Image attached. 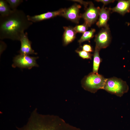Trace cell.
I'll list each match as a JSON object with an SVG mask.
<instances>
[{
    "mask_svg": "<svg viewBox=\"0 0 130 130\" xmlns=\"http://www.w3.org/2000/svg\"><path fill=\"white\" fill-rule=\"evenodd\" d=\"M32 24L23 11L13 10L8 16H0V39L20 41L24 31Z\"/></svg>",
    "mask_w": 130,
    "mask_h": 130,
    "instance_id": "cell-1",
    "label": "cell"
},
{
    "mask_svg": "<svg viewBox=\"0 0 130 130\" xmlns=\"http://www.w3.org/2000/svg\"><path fill=\"white\" fill-rule=\"evenodd\" d=\"M107 79L102 75L92 72L82 79V86L85 90L94 93L99 90L104 89Z\"/></svg>",
    "mask_w": 130,
    "mask_h": 130,
    "instance_id": "cell-2",
    "label": "cell"
},
{
    "mask_svg": "<svg viewBox=\"0 0 130 130\" xmlns=\"http://www.w3.org/2000/svg\"><path fill=\"white\" fill-rule=\"evenodd\" d=\"M129 89L128 86L125 81L113 77L107 78L103 89L110 94L121 97L127 92Z\"/></svg>",
    "mask_w": 130,
    "mask_h": 130,
    "instance_id": "cell-3",
    "label": "cell"
},
{
    "mask_svg": "<svg viewBox=\"0 0 130 130\" xmlns=\"http://www.w3.org/2000/svg\"><path fill=\"white\" fill-rule=\"evenodd\" d=\"M39 57H32L29 55L20 54L14 58L13 63L12 65L13 67H18L21 69L27 68L30 69L34 67H38L37 59Z\"/></svg>",
    "mask_w": 130,
    "mask_h": 130,
    "instance_id": "cell-4",
    "label": "cell"
},
{
    "mask_svg": "<svg viewBox=\"0 0 130 130\" xmlns=\"http://www.w3.org/2000/svg\"><path fill=\"white\" fill-rule=\"evenodd\" d=\"M89 7L85 12L80 14L81 18L84 20V24L88 28L94 24L97 20L99 15L100 8L99 7H95L91 2L89 3Z\"/></svg>",
    "mask_w": 130,
    "mask_h": 130,
    "instance_id": "cell-5",
    "label": "cell"
},
{
    "mask_svg": "<svg viewBox=\"0 0 130 130\" xmlns=\"http://www.w3.org/2000/svg\"><path fill=\"white\" fill-rule=\"evenodd\" d=\"M110 41V31L108 25L102 28L98 33L95 35V47L100 50L105 48L109 46Z\"/></svg>",
    "mask_w": 130,
    "mask_h": 130,
    "instance_id": "cell-6",
    "label": "cell"
},
{
    "mask_svg": "<svg viewBox=\"0 0 130 130\" xmlns=\"http://www.w3.org/2000/svg\"><path fill=\"white\" fill-rule=\"evenodd\" d=\"M53 123L37 120L28 123L22 130H55Z\"/></svg>",
    "mask_w": 130,
    "mask_h": 130,
    "instance_id": "cell-7",
    "label": "cell"
},
{
    "mask_svg": "<svg viewBox=\"0 0 130 130\" xmlns=\"http://www.w3.org/2000/svg\"><path fill=\"white\" fill-rule=\"evenodd\" d=\"M65 8L52 12H48L46 13L33 16L27 15L28 20L32 22H36L45 20L52 18L58 15L62 16Z\"/></svg>",
    "mask_w": 130,
    "mask_h": 130,
    "instance_id": "cell-8",
    "label": "cell"
},
{
    "mask_svg": "<svg viewBox=\"0 0 130 130\" xmlns=\"http://www.w3.org/2000/svg\"><path fill=\"white\" fill-rule=\"evenodd\" d=\"M81 6L75 4L65 10L62 15L65 18L76 23H78L81 16L79 15V9Z\"/></svg>",
    "mask_w": 130,
    "mask_h": 130,
    "instance_id": "cell-9",
    "label": "cell"
},
{
    "mask_svg": "<svg viewBox=\"0 0 130 130\" xmlns=\"http://www.w3.org/2000/svg\"><path fill=\"white\" fill-rule=\"evenodd\" d=\"M20 41L21 42V46L20 49L18 52L20 54L29 55L37 54V53L35 52L32 48V42L28 39L27 32L23 34Z\"/></svg>",
    "mask_w": 130,
    "mask_h": 130,
    "instance_id": "cell-10",
    "label": "cell"
},
{
    "mask_svg": "<svg viewBox=\"0 0 130 130\" xmlns=\"http://www.w3.org/2000/svg\"><path fill=\"white\" fill-rule=\"evenodd\" d=\"M112 12H117L122 15L130 11V0H121L118 1L116 6L112 8H110Z\"/></svg>",
    "mask_w": 130,
    "mask_h": 130,
    "instance_id": "cell-11",
    "label": "cell"
},
{
    "mask_svg": "<svg viewBox=\"0 0 130 130\" xmlns=\"http://www.w3.org/2000/svg\"><path fill=\"white\" fill-rule=\"evenodd\" d=\"M110 11V8L104 7V6L100 9L99 18L96 23L98 27H104L108 25L107 22L109 19Z\"/></svg>",
    "mask_w": 130,
    "mask_h": 130,
    "instance_id": "cell-12",
    "label": "cell"
},
{
    "mask_svg": "<svg viewBox=\"0 0 130 130\" xmlns=\"http://www.w3.org/2000/svg\"><path fill=\"white\" fill-rule=\"evenodd\" d=\"M64 32L63 35V44L66 46L75 39L77 33L74 28L70 26L64 27Z\"/></svg>",
    "mask_w": 130,
    "mask_h": 130,
    "instance_id": "cell-13",
    "label": "cell"
},
{
    "mask_svg": "<svg viewBox=\"0 0 130 130\" xmlns=\"http://www.w3.org/2000/svg\"><path fill=\"white\" fill-rule=\"evenodd\" d=\"M100 49L95 47L93 55V72L95 73H98V71L100 63L102 61V59L99 55Z\"/></svg>",
    "mask_w": 130,
    "mask_h": 130,
    "instance_id": "cell-14",
    "label": "cell"
},
{
    "mask_svg": "<svg viewBox=\"0 0 130 130\" xmlns=\"http://www.w3.org/2000/svg\"><path fill=\"white\" fill-rule=\"evenodd\" d=\"M12 11L6 0H0V16L4 17L8 16L12 12Z\"/></svg>",
    "mask_w": 130,
    "mask_h": 130,
    "instance_id": "cell-15",
    "label": "cell"
},
{
    "mask_svg": "<svg viewBox=\"0 0 130 130\" xmlns=\"http://www.w3.org/2000/svg\"><path fill=\"white\" fill-rule=\"evenodd\" d=\"M95 31V29H91L90 31H85L83 33L82 36L78 40V42L80 44L86 41L90 42V39L93 37Z\"/></svg>",
    "mask_w": 130,
    "mask_h": 130,
    "instance_id": "cell-16",
    "label": "cell"
},
{
    "mask_svg": "<svg viewBox=\"0 0 130 130\" xmlns=\"http://www.w3.org/2000/svg\"><path fill=\"white\" fill-rule=\"evenodd\" d=\"M75 52L78 54L79 56L84 59H91L93 55L90 52L86 51L77 50Z\"/></svg>",
    "mask_w": 130,
    "mask_h": 130,
    "instance_id": "cell-17",
    "label": "cell"
},
{
    "mask_svg": "<svg viewBox=\"0 0 130 130\" xmlns=\"http://www.w3.org/2000/svg\"><path fill=\"white\" fill-rule=\"evenodd\" d=\"M12 10L17 9V7L23 2L22 0H6Z\"/></svg>",
    "mask_w": 130,
    "mask_h": 130,
    "instance_id": "cell-18",
    "label": "cell"
},
{
    "mask_svg": "<svg viewBox=\"0 0 130 130\" xmlns=\"http://www.w3.org/2000/svg\"><path fill=\"white\" fill-rule=\"evenodd\" d=\"M88 28V27L84 24L82 25H77L74 28L77 33H83L86 31Z\"/></svg>",
    "mask_w": 130,
    "mask_h": 130,
    "instance_id": "cell-19",
    "label": "cell"
},
{
    "mask_svg": "<svg viewBox=\"0 0 130 130\" xmlns=\"http://www.w3.org/2000/svg\"><path fill=\"white\" fill-rule=\"evenodd\" d=\"M82 50L88 52H91L93 51V49L90 45L84 44L81 47Z\"/></svg>",
    "mask_w": 130,
    "mask_h": 130,
    "instance_id": "cell-20",
    "label": "cell"
},
{
    "mask_svg": "<svg viewBox=\"0 0 130 130\" xmlns=\"http://www.w3.org/2000/svg\"><path fill=\"white\" fill-rule=\"evenodd\" d=\"M98 2H101L103 3L104 5H106L110 3H113L114 2L115 0H96Z\"/></svg>",
    "mask_w": 130,
    "mask_h": 130,
    "instance_id": "cell-21",
    "label": "cell"
}]
</instances>
